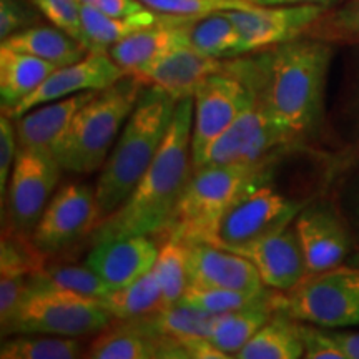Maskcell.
<instances>
[{"label": "cell", "instance_id": "33", "mask_svg": "<svg viewBox=\"0 0 359 359\" xmlns=\"http://www.w3.org/2000/svg\"><path fill=\"white\" fill-rule=\"evenodd\" d=\"M304 35L333 45H359V0H341L327 7Z\"/></svg>", "mask_w": 359, "mask_h": 359}, {"label": "cell", "instance_id": "13", "mask_svg": "<svg viewBox=\"0 0 359 359\" xmlns=\"http://www.w3.org/2000/svg\"><path fill=\"white\" fill-rule=\"evenodd\" d=\"M325 6H258L228 12L241 37V55L303 37Z\"/></svg>", "mask_w": 359, "mask_h": 359}, {"label": "cell", "instance_id": "44", "mask_svg": "<svg viewBox=\"0 0 359 359\" xmlns=\"http://www.w3.org/2000/svg\"><path fill=\"white\" fill-rule=\"evenodd\" d=\"M326 333L333 339L336 346L344 353L346 359H359V331L326 330Z\"/></svg>", "mask_w": 359, "mask_h": 359}, {"label": "cell", "instance_id": "14", "mask_svg": "<svg viewBox=\"0 0 359 359\" xmlns=\"http://www.w3.org/2000/svg\"><path fill=\"white\" fill-rule=\"evenodd\" d=\"M125 75H127L125 70L115 64L110 53L90 52L82 60L53 70L32 95L27 97L24 102L7 111L6 115L11 116L12 120H17L25 111L43 105V103L110 87L120 79H123Z\"/></svg>", "mask_w": 359, "mask_h": 359}, {"label": "cell", "instance_id": "18", "mask_svg": "<svg viewBox=\"0 0 359 359\" xmlns=\"http://www.w3.org/2000/svg\"><path fill=\"white\" fill-rule=\"evenodd\" d=\"M158 253L154 235H132L93 245L85 263L115 290L151 271Z\"/></svg>", "mask_w": 359, "mask_h": 359}, {"label": "cell", "instance_id": "17", "mask_svg": "<svg viewBox=\"0 0 359 359\" xmlns=\"http://www.w3.org/2000/svg\"><path fill=\"white\" fill-rule=\"evenodd\" d=\"M188 245V286L263 293L268 290L253 263L235 251L212 243Z\"/></svg>", "mask_w": 359, "mask_h": 359}, {"label": "cell", "instance_id": "30", "mask_svg": "<svg viewBox=\"0 0 359 359\" xmlns=\"http://www.w3.org/2000/svg\"><path fill=\"white\" fill-rule=\"evenodd\" d=\"M82 341L72 336L24 333L4 336L2 359H74L85 356Z\"/></svg>", "mask_w": 359, "mask_h": 359}, {"label": "cell", "instance_id": "19", "mask_svg": "<svg viewBox=\"0 0 359 359\" xmlns=\"http://www.w3.org/2000/svg\"><path fill=\"white\" fill-rule=\"evenodd\" d=\"M224 64L226 58L222 60V58L203 55L188 45L128 75H135L145 85L163 90L177 100H182L193 97L196 88L213 74L223 72Z\"/></svg>", "mask_w": 359, "mask_h": 359}, {"label": "cell", "instance_id": "25", "mask_svg": "<svg viewBox=\"0 0 359 359\" xmlns=\"http://www.w3.org/2000/svg\"><path fill=\"white\" fill-rule=\"evenodd\" d=\"M302 321L275 311L235 359H298L304 358Z\"/></svg>", "mask_w": 359, "mask_h": 359}, {"label": "cell", "instance_id": "26", "mask_svg": "<svg viewBox=\"0 0 359 359\" xmlns=\"http://www.w3.org/2000/svg\"><path fill=\"white\" fill-rule=\"evenodd\" d=\"M173 17L175 15H170V13L156 12L150 7L133 17H110L95 8L82 6V22L90 52L109 53L115 43L122 42L132 34L163 24V22L172 20Z\"/></svg>", "mask_w": 359, "mask_h": 359}, {"label": "cell", "instance_id": "40", "mask_svg": "<svg viewBox=\"0 0 359 359\" xmlns=\"http://www.w3.org/2000/svg\"><path fill=\"white\" fill-rule=\"evenodd\" d=\"M17 151H19V142H17L15 122L8 115L2 114L0 116V200H2V208L6 205L7 185L13 163H15Z\"/></svg>", "mask_w": 359, "mask_h": 359}, {"label": "cell", "instance_id": "35", "mask_svg": "<svg viewBox=\"0 0 359 359\" xmlns=\"http://www.w3.org/2000/svg\"><path fill=\"white\" fill-rule=\"evenodd\" d=\"M142 2L156 12L193 17V19H200V17L212 15L217 12L243 11V8L259 6L253 0H142Z\"/></svg>", "mask_w": 359, "mask_h": 359}, {"label": "cell", "instance_id": "32", "mask_svg": "<svg viewBox=\"0 0 359 359\" xmlns=\"http://www.w3.org/2000/svg\"><path fill=\"white\" fill-rule=\"evenodd\" d=\"M188 245L178 238L168 236L163 246H160L154 273L158 281L165 306L182 302L188 288Z\"/></svg>", "mask_w": 359, "mask_h": 359}, {"label": "cell", "instance_id": "36", "mask_svg": "<svg viewBox=\"0 0 359 359\" xmlns=\"http://www.w3.org/2000/svg\"><path fill=\"white\" fill-rule=\"evenodd\" d=\"M263 293L255 294V293H243V291H233V290L196 288V286H188L185 294H183L182 302L190 303L193 306H198L208 313L224 314V313L236 311V309L253 303L255 299L259 298Z\"/></svg>", "mask_w": 359, "mask_h": 359}, {"label": "cell", "instance_id": "41", "mask_svg": "<svg viewBox=\"0 0 359 359\" xmlns=\"http://www.w3.org/2000/svg\"><path fill=\"white\" fill-rule=\"evenodd\" d=\"M338 116L348 142L359 148V74L351 79L341 97Z\"/></svg>", "mask_w": 359, "mask_h": 359}, {"label": "cell", "instance_id": "28", "mask_svg": "<svg viewBox=\"0 0 359 359\" xmlns=\"http://www.w3.org/2000/svg\"><path fill=\"white\" fill-rule=\"evenodd\" d=\"M100 303L114 320L125 321L150 316L165 306L154 269L127 286L111 290Z\"/></svg>", "mask_w": 359, "mask_h": 359}, {"label": "cell", "instance_id": "16", "mask_svg": "<svg viewBox=\"0 0 359 359\" xmlns=\"http://www.w3.org/2000/svg\"><path fill=\"white\" fill-rule=\"evenodd\" d=\"M231 251L253 263L263 285L278 293L293 290L308 276L306 258L293 223L273 235Z\"/></svg>", "mask_w": 359, "mask_h": 359}, {"label": "cell", "instance_id": "21", "mask_svg": "<svg viewBox=\"0 0 359 359\" xmlns=\"http://www.w3.org/2000/svg\"><path fill=\"white\" fill-rule=\"evenodd\" d=\"M218 316L219 314L208 313L190 303L178 302L145 318L158 333L182 344L188 358L226 359L210 341Z\"/></svg>", "mask_w": 359, "mask_h": 359}, {"label": "cell", "instance_id": "22", "mask_svg": "<svg viewBox=\"0 0 359 359\" xmlns=\"http://www.w3.org/2000/svg\"><path fill=\"white\" fill-rule=\"evenodd\" d=\"M95 92L98 90L43 103L13 120L19 148H32L53 155V150L69 130L74 116Z\"/></svg>", "mask_w": 359, "mask_h": 359}, {"label": "cell", "instance_id": "27", "mask_svg": "<svg viewBox=\"0 0 359 359\" xmlns=\"http://www.w3.org/2000/svg\"><path fill=\"white\" fill-rule=\"evenodd\" d=\"M2 45L50 62L57 67L75 64L88 55V50L79 40L70 37L55 25L35 24L22 32L2 40Z\"/></svg>", "mask_w": 359, "mask_h": 359}, {"label": "cell", "instance_id": "31", "mask_svg": "<svg viewBox=\"0 0 359 359\" xmlns=\"http://www.w3.org/2000/svg\"><path fill=\"white\" fill-rule=\"evenodd\" d=\"M190 45L203 55L222 60L241 55L240 32L228 12H217L193 22Z\"/></svg>", "mask_w": 359, "mask_h": 359}, {"label": "cell", "instance_id": "12", "mask_svg": "<svg viewBox=\"0 0 359 359\" xmlns=\"http://www.w3.org/2000/svg\"><path fill=\"white\" fill-rule=\"evenodd\" d=\"M97 223L95 188L72 182L53 193L30 240L42 253L52 255L92 233Z\"/></svg>", "mask_w": 359, "mask_h": 359}, {"label": "cell", "instance_id": "37", "mask_svg": "<svg viewBox=\"0 0 359 359\" xmlns=\"http://www.w3.org/2000/svg\"><path fill=\"white\" fill-rule=\"evenodd\" d=\"M40 13L55 25L57 29L64 30L70 37L79 40L88 50L87 35L83 30L82 22V4L80 0H30ZM90 52V50H88Z\"/></svg>", "mask_w": 359, "mask_h": 359}, {"label": "cell", "instance_id": "3", "mask_svg": "<svg viewBox=\"0 0 359 359\" xmlns=\"http://www.w3.org/2000/svg\"><path fill=\"white\" fill-rule=\"evenodd\" d=\"M177 103V98L163 90L145 85L98 177L95 187L98 223L128 198L151 165L172 125Z\"/></svg>", "mask_w": 359, "mask_h": 359}, {"label": "cell", "instance_id": "24", "mask_svg": "<svg viewBox=\"0 0 359 359\" xmlns=\"http://www.w3.org/2000/svg\"><path fill=\"white\" fill-rule=\"evenodd\" d=\"M275 311V291L266 290L253 303L236 311L219 314L210 341L224 356L235 358L240 349L266 325Z\"/></svg>", "mask_w": 359, "mask_h": 359}, {"label": "cell", "instance_id": "4", "mask_svg": "<svg viewBox=\"0 0 359 359\" xmlns=\"http://www.w3.org/2000/svg\"><path fill=\"white\" fill-rule=\"evenodd\" d=\"M143 88L145 83L140 79L125 75L110 87L93 93L53 150L62 170L87 175L102 168L140 100Z\"/></svg>", "mask_w": 359, "mask_h": 359}, {"label": "cell", "instance_id": "20", "mask_svg": "<svg viewBox=\"0 0 359 359\" xmlns=\"http://www.w3.org/2000/svg\"><path fill=\"white\" fill-rule=\"evenodd\" d=\"M196 19L175 15L163 24L138 30L115 43L109 53L115 64L125 70V74H135L151 62L158 60L177 48L190 45V29Z\"/></svg>", "mask_w": 359, "mask_h": 359}, {"label": "cell", "instance_id": "15", "mask_svg": "<svg viewBox=\"0 0 359 359\" xmlns=\"http://www.w3.org/2000/svg\"><path fill=\"white\" fill-rule=\"evenodd\" d=\"M88 359H160L182 358L188 353L177 341L155 330L147 318L140 320H114L97 333L85 349Z\"/></svg>", "mask_w": 359, "mask_h": 359}, {"label": "cell", "instance_id": "42", "mask_svg": "<svg viewBox=\"0 0 359 359\" xmlns=\"http://www.w3.org/2000/svg\"><path fill=\"white\" fill-rule=\"evenodd\" d=\"M303 341H304V358L308 359H346L344 353L336 346L333 339L326 333L325 327L302 323Z\"/></svg>", "mask_w": 359, "mask_h": 359}, {"label": "cell", "instance_id": "5", "mask_svg": "<svg viewBox=\"0 0 359 359\" xmlns=\"http://www.w3.org/2000/svg\"><path fill=\"white\" fill-rule=\"evenodd\" d=\"M269 167L271 161H236L193 168L167 230L170 236L183 243H210L224 212L246 190L264 183Z\"/></svg>", "mask_w": 359, "mask_h": 359}, {"label": "cell", "instance_id": "34", "mask_svg": "<svg viewBox=\"0 0 359 359\" xmlns=\"http://www.w3.org/2000/svg\"><path fill=\"white\" fill-rule=\"evenodd\" d=\"M35 275L60 286V288L70 290L74 293L87 296V298L98 299V302L111 291L109 283L103 280L100 275H97L87 263L52 264V266H43Z\"/></svg>", "mask_w": 359, "mask_h": 359}, {"label": "cell", "instance_id": "8", "mask_svg": "<svg viewBox=\"0 0 359 359\" xmlns=\"http://www.w3.org/2000/svg\"><path fill=\"white\" fill-rule=\"evenodd\" d=\"M304 205L259 183L238 196L224 212L210 243L226 250L253 243L290 226Z\"/></svg>", "mask_w": 359, "mask_h": 359}, {"label": "cell", "instance_id": "29", "mask_svg": "<svg viewBox=\"0 0 359 359\" xmlns=\"http://www.w3.org/2000/svg\"><path fill=\"white\" fill-rule=\"evenodd\" d=\"M269 118V114L264 109V105L257 95V100L251 107H248L243 114L233 122L219 137L215 140V143L206 151L203 165H226V163H236L241 160L246 145H248L251 137L258 132V128ZM198 168V167H196Z\"/></svg>", "mask_w": 359, "mask_h": 359}, {"label": "cell", "instance_id": "11", "mask_svg": "<svg viewBox=\"0 0 359 359\" xmlns=\"http://www.w3.org/2000/svg\"><path fill=\"white\" fill-rule=\"evenodd\" d=\"M293 226L306 258L308 276L341 266L356 248L351 230L334 200L306 203L296 215Z\"/></svg>", "mask_w": 359, "mask_h": 359}, {"label": "cell", "instance_id": "45", "mask_svg": "<svg viewBox=\"0 0 359 359\" xmlns=\"http://www.w3.org/2000/svg\"><path fill=\"white\" fill-rule=\"evenodd\" d=\"M259 6H325L331 7L341 0H253Z\"/></svg>", "mask_w": 359, "mask_h": 359}, {"label": "cell", "instance_id": "9", "mask_svg": "<svg viewBox=\"0 0 359 359\" xmlns=\"http://www.w3.org/2000/svg\"><path fill=\"white\" fill-rule=\"evenodd\" d=\"M255 100V90L243 79L228 70L226 64L223 72L213 74L196 88L193 93V168L200 167L215 140L253 105Z\"/></svg>", "mask_w": 359, "mask_h": 359}, {"label": "cell", "instance_id": "43", "mask_svg": "<svg viewBox=\"0 0 359 359\" xmlns=\"http://www.w3.org/2000/svg\"><path fill=\"white\" fill-rule=\"evenodd\" d=\"M80 4L110 17H133L148 8L142 0H80Z\"/></svg>", "mask_w": 359, "mask_h": 359}, {"label": "cell", "instance_id": "6", "mask_svg": "<svg viewBox=\"0 0 359 359\" xmlns=\"http://www.w3.org/2000/svg\"><path fill=\"white\" fill-rule=\"evenodd\" d=\"M111 321L114 316L98 299L34 275L17 311L2 325V336L40 333L83 338L100 333Z\"/></svg>", "mask_w": 359, "mask_h": 359}, {"label": "cell", "instance_id": "39", "mask_svg": "<svg viewBox=\"0 0 359 359\" xmlns=\"http://www.w3.org/2000/svg\"><path fill=\"white\" fill-rule=\"evenodd\" d=\"M40 15L42 13L32 2L27 4L24 0H0V39L6 40L35 25Z\"/></svg>", "mask_w": 359, "mask_h": 359}, {"label": "cell", "instance_id": "23", "mask_svg": "<svg viewBox=\"0 0 359 359\" xmlns=\"http://www.w3.org/2000/svg\"><path fill=\"white\" fill-rule=\"evenodd\" d=\"M58 69L50 62L0 45V103L2 114L15 109L30 97L43 80Z\"/></svg>", "mask_w": 359, "mask_h": 359}, {"label": "cell", "instance_id": "38", "mask_svg": "<svg viewBox=\"0 0 359 359\" xmlns=\"http://www.w3.org/2000/svg\"><path fill=\"white\" fill-rule=\"evenodd\" d=\"M333 200L351 230L354 246L359 248V161L339 178Z\"/></svg>", "mask_w": 359, "mask_h": 359}, {"label": "cell", "instance_id": "10", "mask_svg": "<svg viewBox=\"0 0 359 359\" xmlns=\"http://www.w3.org/2000/svg\"><path fill=\"white\" fill-rule=\"evenodd\" d=\"M60 173L62 167L52 154L19 148L7 185L8 231L32 236L57 190Z\"/></svg>", "mask_w": 359, "mask_h": 359}, {"label": "cell", "instance_id": "7", "mask_svg": "<svg viewBox=\"0 0 359 359\" xmlns=\"http://www.w3.org/2000/svg\"><path fill=\"white\" fill-rule=\"evenodd\" d=\"M276 311L326 330L359 326V268L341 266L309 275L285 293H275Z\"/></svg>", "mask_w": 359, "mask_h": 359}, {"label": "cell", "instance_id": "2", "mask_svg": "<svg viewBox=\"0 0 359 359\" xmlns=\"http://www.w3.org/2000/svg\"><path fill=\"white\" fill-rule=\"evenodd\" d=\"M193 97L177 103L165 140L130 196L93 228L92 243L168 230L193 173Z\"/></svg>", "mask_w": 359, "mask_h": 359}, {"label": "cell", "instance_id": "1", "mask_svg": "<svg viewBox=\"0 0 359 359\" xmlns=\"http://www.w3.org/2000/svg\"><path fill=\"white\" fill-rule=\"evenodd\" d=\"M246 58H226L228 70L255 90L278 123L302 138L320 123L333 43L303 37L253 52Z\"/></svg>", "mask_w": 359, "mask_h": 359}]
</instances>
